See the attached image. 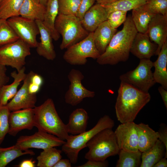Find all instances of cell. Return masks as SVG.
Instances as JSON below:
<instances>
[{
    "mask_svg": "<svg viewBox=\"0 0 167 167\" xmlns=\"http://www.w3.org/2000/svg\"><path fill=\"white\" fill-rule=\"evenodd\" d=\"M123 24L122 30L114 35L104 53L96 59L98 64L113 65L128 59L133 41L138 32L130 15Z\"/></svg>",
    "mask_w": 167,
    "mask_h": 167,
    "instance_id": "6da1fadb",
    "label": "cell"
},
{
    "mask_svg": "<svg viewBox=\"0 0 167 167\" xmlns=\"http://www.w3.org/2000/svg\"><path fill=\"white\" fill-rule=\"evenodd\" d=\"M115 104L116 115L121 123L134 122L142 109L150 101L148 92L121 82Z\"/></svg>",
    "mask_w": 167,
    "mask_h": 167,
    "instance_id": "7a4b0ae2",
    "label": "cell"
},
{
    "mask_svg": "<svg viewBox=\"0 0 167 167\" xmlns=\"http://www.w3.org/2000/svg\"><path fill=\"white\" fill-rule=\"evenodd\" d=\"M34 126L38 130L54 135L66 140L69 136L66 124L59 117L52 99L48 98L34 108Z\"/></svg>",
    "mask_w": 167,
    "mask_h": 167,
    "instance_id": "3957f363",
    "label": "cell"
},
{
    "mask_svg": "<svg viewBox=\"0 0 167 167\" xmlns=\"http://www.w3.org/2000/svg\"><path fill=\"white\" fill-rule=\"evenodd\" d=\"M114 125V121L109 116L105 115L90 130L78 135H69L65 143L62 146V151L66 155L71 164H75L79 152L86 147L87 143L100 131L105 129L112 128Z\"/></svg>",
    "mask_w": 167,
    "mask_h": 167,
    "instance_id": "277c9868",
    "label": "cell"
},
{
    "mask_svg": "<svg viewBox=\"0 0 167 167\" xmlns=\"http://www.w3.org/2000/svg\"><path fill=\"white\" fill-rule=\"evenodd\" d=\"M112 129L101 131L87 143L86 147L89 150L84 156L86 159L104 161L109 157L118 154L120 149Z\"/></svg>",
    "mask_w": 167,
    "mask_h": 167,
    "instance_id": "5b68a950",
    "label": "cell"
},
{
    "mask_svg": "<svg viewBox=\"0 0 167 167\" xmlns=\"http://www.w3.org/2000/svg\"><path fill=\"white\" fill-rule=\"evenodd\" d=\"M55 26L57 31L62 37L60 46L61 50L81 41L89 33L84 28L81 20L74 15L58 14Z\"/></svg>",
    "mask_w": 167,
    "mask_h": 167,
    "instance_id": "8992f818",
    "label": "cell"
},
{
    "mask_svg": "<svg viewBox=\"0 0 167 167\" xmlns=\"http://www.w3.org/2000/svg\"><path fill=\"white\" fill-rule=\"evenodd\" d=\"M153 62L150 59H140L139 64L134 69L121 75V82L130 84L142 91L148 92L156 83L151 69Z\"/></svg>",
    "mask_w": 167,
    "mask_h": 167,
    "instance_id": "52a82bcc",
    "label": "cell"
},
{
    "mask_svg": "<svg viewBox=\"0 0 167 167\" xmlns=\"http://www.w3.org/2000/svg\"><path fill=\"white\" fill-rule=\"evenodd\" d=\"M66 49L63 58L72 65H85L88 58L96 59L100 55L94 44L93 32H89L84 39Z\"/></svg>",
    "mask_w": 167,
    "mask_h": 167,
    "instance_id": "ba28073f",
    "label": "cell"
},
{
    "mask_svg": "<svg viewBox=\"0 0 167 167\" xmlns=\"http://www.w3.org/2000/svg\"><path fill=\"white\" fill-rule=\"evenodd\" d=\"M30 47L22 40L0 47V64L10 66L18 71L26 64V58L31 54Z\"/></svg>",
    "mask_w": 167,
    "mask_h": 167,
    "instance_id": "9c48e42d",
    "label": "cell"
},
{
    "mask_svg": "<svg viewBox=\"0 0 167 167\" xmlns=\"http://www.w3.org/2000/svg\"><path fill=\"white\" fill-rule=\"evenodd\" d=\"M65 142L54 135L38 130L32 135L21 136L15 145L23 150L30 148L44 150L62 146Z\"/></svg>",
    "mask_w": 167,
    "mask_h": 167,
    "instance_id": "30bf717a",
    "label": "cell"
},
{
    "mask_svg": "<svg viewBox=\"0 0 167 167\" xmlns=\"http://www.w3.org/2000/svg\"><path fill=\"white\" fill-rule=\"evenodd\" d=\"M6 20L19 39L30 48H36L38 43L36 36L39 31L35 21L20 16L13 17Z\"/></svg>",
    "mask_w": 167,
    "mask_h": 167,
    "instance_id": "8fae6325",
    "label": "cell"
},
{
    "mask_svg": "<svg viewBox=\"0 0 167 167\" xmlns=\"http://www.w3.org/2000/svg\"><path fill=\"white\" fill-rule=\"evenodd\" d=\"M68 78L70 84L65 95L66 103L75 106L80 103L84 98L95 96L94 92L87 89L82 85L81 82L84 76L79 70L71 69Z\"/></svg>",
    "mask_w": 167,
    "mask_h": 167,
    "instance_id": "7c38bea8",
    "label": "cell"
},
{
    "mask_svg": "<svg viewBox=\"0 0 167 167\" xmlns=\"http://www.w3.org/2000/svg\"><path fill=\"white\" fill-rule=\"evenodd\" d=\"M114 133L120 150L131 152L139 151L136 124L134 122L121 123Z\"/></svg>",
    "mask_w": 167,
    "mask_h": 167,
    "instance_id": "4fadbf2b",
    "label": "cell"
},
{
    "mask_svg": "<svg viewBox=\"0 0 167 167\" xmlns=\"http://www.w3.org/2000/svg\"><path fill=\"white\" fill-rule=\"evenodd\" d=\"M33 72L31 71L27 74L23 84L14 96L6 105L11 112L22 109L34 108L36 102V94L30 93L28 86Z\"/></svg>",
    "mask_w": 167,
    "mask_h": 167,
    "instance_id": "5bb4252c",
    "label": "cell"
},
{
    "mask_svg": "<svg viewBox=\"0 0 167 167\" xmlns=\"http://www.w3.org/2000/svg\"><path fill=\"white\" fill-rule=\"evenodd\" d=\"M34 108L22 109L11 112L9 117L8 134L15 136L24 129L32 130L34 126Z\"/></svg>",
    "mask_w": 167,
    "mask_h": 167,
    "instance_id": "9a60e30c",
    "label": "cell"
},
{
    "mask_svg": "<svg viewBox=\"0 0 167 167\" xmlns=\"http://www.w3.org/2000/svg\"><path fill=\"white\" fill-rule=\"evenodd\" d=\"M147 33L150 40L157 45L156 55H158L167 41V15L155 14L149 24Z\"/></svg>",
    "mask_w": 167,
    "mask_h": 167,
    "instance_id": "2e32d148",
    "label": "cell"
},
{
    "mask_svg": "<svg viewBox=\"0 0 167 167\" xmlns=\"http://www.w3.org/2000/svg\"><path fill=\"white\" fill-rule=\"evenodd\" d=\"M158 47L152 42L147 33L137 32L133 41L130 53L140 59H150L156 55Z\"/></svg>",
    "mask_w": 167,
    "mask_h": 167,
    "instance_id": "e0dca14e",
    "label": "cell"
},
{
    "mask_svg": "<svg viewBox=\"0 0 167 167\" xmlns=\"http://www.w3.org/2000/svg\"><path fill=\"white\" fill-rule=\"evenodd\" d=\"M108 14L100 4L92 6L81 20L84 28L89 32H93L101 23L107 21Z\"/></svg>",
    "mask_w": 167,
    "mask_h": 167,
    "instance_id": "ac0fdd59",
    "label": "cell"
},
{
    "mask_svg": "<svg viewBox=\"0 0 167 167\" xmlns=\"http://www.w3.org/2000/svg\"><path fill=\"white\" fill-rule=\"evenodd\" d=\"M39 31L40 41L36 47L37 54L48 60H53L56 57V53L52 42V37L48 30L43 24L42 21H35Z\"/></svg>",
    "mask_w": 167,
    "mask_h": 167,
    "instance_id": "d6986e66",
    "label": "cell"
},
{
    "mask_svg": "<svg viewBox=\"0 0 167 167\" xmlns=\"http://www.w3.org/2000/svg\"><path fill=\"white\" fill-rule=\"evenodd\" d=\"M117 32V29L111 27L106 21L101 23L93 32L94 44L100 55L104 53Z\"/></svg>",
    "mask_w": 167,
    "mask_h": 167,
    "instance_id": "ffe728a7",
    "label": "cell"
},
{
    "mask_svg": "<svg viewBox=\"0 0 167 167\" xmlns=\"http://www.w3.org/2000/svg\"><path fill=\"white\" fill-rule=\"evenodd\" d=\"M25 71V68L24 66L18 71H14L11 73V76L13 79V81L11 84L5 85L2 87L0 92L1 105H6L15 95L19 86L26 76Z\"/></svg>",
    "mask_w": 167,
    "mask_h": 167,
    "instance_id": "44dd1931",
    "label": "cell"
},
{
    "mask_svg": "<svg viewBox=\"0 0 167 167\" xmlns=\"http://www.w3.org/2000/svg\"><path fill=\"white\" fill-rule=\"evenodd\" d=\"M88 118V113L84 109L78 108L74 110L66 124L68 133L77 135L86 131Z\"/></svg>",
    "mask_w": 167,
    "mask_h": 167,
    "instance_id": "7402d4cb",
    "label": "cell"
},
{
    "mask_svg": "<svg viewBox=\"0 0 167 167\" xmlns=\"http://www.w3.org/2000/svg\"><path fill=\"white\" fill-rule=\"evenodd\" d=\"M138 135V148L142 152L150 149L158 139V131H156L148 124H136Z\"/></svg>",
    "mask_w": 167,
    "mask_h": 167,
    "instance_id": "603a6c76",
    "label": "cell"
},
{
    "mask_svg": "<svg viewBox=\"0 0 167 167\" xmlns=\"http://www.w3.org/2000/svg\"><path fill=\"white\" fill-rule=\"evenodd\" d=\"M156 60L153 62L155 82L167 90V41L163 45Z\"/></svg>",
    "mask_w": 167,
    "mask_h": 167,
    "instance_id": "cb8c5ba5",
    "label": "cell"
},
{
    "mask_svg": "<svg viewBox=\"0 0 167 167\" xmlns=\"http://www.w3.org/2000/svg\"><path fill=\"white\" fill-rule=\"evenodd\" d=\"M45 6L39 0H24L19 12V15L33 20L43 21Z\"/></svg>",
    "mask_w": 167,
    "mask_h": 167,
    "instance_id": "d4e9b609",
    "label": "cell"
},
{
    "mask_svg": "<svg viewBox=\"0 0 167 167\" xmlns=\"http://www.w3.org/2000/svg\"><path fill=\"white\" fill-rule=\"evenodd\" d=\"M58 0H48L45 6V11L42 22L50 32L53 39L58 41L60 35L55 28V22L58 15Z\"/></svg>",
    "mask_w": 167,
    "mask_h": 167,
    "instance_id": "484cf974",
    "label": "cell"
},
{
    "mask_svg": "<svg viewBox=\"0 0 167 167\" xmlns=\"http://www.w3.org/2000/svg\"><path fill=\"white\" fill-rule=\"evenodd\" d=\"M145 4L133 9L131 16L138 32L143 33H147L149 24L155 15L150 11Z\"/></svg>",
    "mask_w": 167,
    "mask_h": 167,
    "instance_id": "4316f807",
    "label": "cell"
},
{
    "mask_svg": "<svg viewBox=\"0 0 167 167\" xmlns=\"http://www.w3.org/2000/svg\"><path fill=\"white\" fill-rule=\"evenodd\" d=\"M165 148L158 139L149 150L142 152L140 167H153L161 159L165 156Z\"/></svg>",
    "mask_w": 167,
    "mask_h": 167,
    "instance_id": "83f0119b",
    "label": "cell"
},
{
    "mask_svg": "<svg viewBox=\"0 0 167 167\" xmlns=\"http://www.w3.org/2000/svg\"><path fill=\"white\" fill-rule=\"evenodd\" d=\"M62 151L55 147L43 150L36 159L37 166L38 167H53L62 158Z\"/></svg>",
    "mask_w": 167,
    "mask_h": 167,
    "instance_id": "f1b7e54d",
    "label": "cell"
},
{
    "mask_svg": "<svg viewBox=\"0 0 167 167\" xmlns=\"http://www.w3.org/2000/svg\"><path fill=\"white\" fill-rule=\"evenodd\" d=\"M34 155L32 151L23 150L15 145L6 148H0V167H5L16 158L24 155Z\"/></svg>",
    "mask_w": 167,
    "mask_h": 167,
    "instance_id": "f546056e",
    "label": "cell"
},
{
    "mask_svg": "<svg viewBox=\"0 0 167 167\" xmlns=\"http://www.w3.org/2000/svg\"><path fill=\"white\" fill-rule=\"evenodd\" d=\"M142 152L139 150L135 152L120 150L119 159L116 167H139L141 163Z\"/></svg>",
    "mask_w": 167,
    "mask_h": 167,
    "instance_id": "4dcf8cb0",
    "label": "cell"
},
{
    "mask_svg": "<svg viewBox=\"0 0 167 167\" xmlns=\"http://www.w3.org/2000/svg\"><path fill=\"white\" fill-rule=\"evenodd\" d=\"M149 0H119L114 2L102 5L108 15L111 12L120 10L127 12L145 4Z\"/></svg>",
    "mask_w": 167,
    "mask_h": 167,
    "instance_id": "1f68e13d",
    "label": "cell"
},
{
    "mask_svg": "<svg viewBox=\"0 0 167 167\" xmlns=\"http://www.w3.org/2000/svg\"><path fill=\"white\" fill-rule=\"evenodd\" d=\"M24 0H4L0 4V19L7 20L19 15Z\"/></svg>",
    "mask_w": 167,
    "mask_h": 167,
    "instance_id": "d6a6232c",
    "label": "cell"
},
{
    "mask_svg": "<svg viewBox=\"0 0 167 167\" xmlns=\"http://www.w3.org/2000/svg\"><path fill=\"white\" fill-rule=\"evenodd\" d=\"M2 19L0 24V47L19 39L7 20Z\"/></svg>",
    "mask_w": 167,
    "mask_h": 167,
    "instance_id": "836d02e7",
    "label": "cell"
},
{
    "mask_svg": "<svg viewBox=\"0 0 167 167\" xmlns=\"http://www.w3.org/2000/svg\"><path fill=\"white\" fill-rule=\"evenodd\" d=\"M10 112L6 105L0 104V145L9 131V117Z\"/></svg>",
    "mask_w": 167,
    "mask_h": 167,
    "instance_id": "e575fe53",
    "label": "cell"
},
{
    "mask_svg": "<svg viewBox=\"0 0 167 167\" xmlns=\"http://www.w3.org/2000/svg\"><path fill=\"white\" fill-rule=\"evenodd\" d=\"M81 0H58V14L75 15Z\"/></svg>",
    "mask_w": 167,
    "mask_h": 167,
    "instance_id": "d590c367",
    "label": "cell"
},
{
    "mask_svg": "<svg viewBox=\"0 0 167 167\" xmlns=\"http://www.w3.org/2000/svg\"><path fill=\"white\" fill-rule=\"evenodd\" d=\"M127 13L126 11H114L108 14L107 21L111 27L117 29L126 21Z\"/></svg>",
    "mask_w": 167,
    "mask_h": 167,
    "instance_id": "8d00e7d4",
    "label": "cell"
},
{
    "mask_svg": "<svg viewBox=\"0 0 167 167\" xmlns=\"http://www.w3.org/2000/svg\"><path fill=\"white\" fill-rule=\"evenodd\" d=\"M145 4L153 13L167 15V0H149Z\"/></svg>",
    "mask_w": 167,
    "mask_h": 167,
    "instance_id": "74e56055",
    "label": "cell"
},
{
    "mask_svg": "<svg viewBox=\"0 0 167 167\" xmlns=\"http://www.w3.org/2000/svg\"><path fill=\"white\" fill-rule=\"evenodd\" d=\"M96 0H81L75 16L81 20L85 13L93 5Z\"/></svg>",
    "mask_w": 167,
    "mask_h": 167,
    "instance_id": "f35d334b",
    "label": "cell"
},
{
    "mask_svg": "<svg viewBox=\"0 0 167 167\" xmlns=\"http://www.w3.org/2000/svg\"><path fill=\"white\" fill-rule=\"evenodd\" d=\"M158 139L165 145V157L167 158V126L164 123L160 124V127L158 131Z\"/></svg>",
    "mask_w": 167,
    "mask_h": 167,
    "instance_id": "ab89813d",
    "label": "cell"
},
{
    "mask_svg": "<svg viewBox=\"0 0 167 167\" xmlns=\"http://www.w3.org/2000/svg\"><path fill=\"white\" fill-rule=\"evenodd\" d=\"M108 162L104 161H97L88 160L84 164L78 166V167H106L108 166Z\"/></svg>",
    "mask_w": 167,
    "mask_h": 167,
    "instance_id": "60d3db41",
    "label": "cell"
},
{
    "mask_svg": "<svg viewBox=\"0 0 167 167\" xmlns=\"http://www.w3.org/2000/svg\"><path fill=\"white\" fill-rule=\"evenodd\" d=\"M6 72V66L0 64V92L2 87L9 81L10 78Z\"/></svg>",
    "mask_w": 167,
    "mask_h": 167,
    "instance_id": "b9f144b4",
    "label": "cell"
},
{
    "mask_svg": "<svg viewBox=\"0 0 167 167\" xmlns=\"http://www.w3.org/2000/svg\"><path fill=\"white\" fill-rule=\"evenodd\" d=\"M43 82V79L41 75L33 72L30 79L31 83L41 87Z\"/></svg>",
    "mask_w": 167,
    "mask_h": 167,
    "instance_id": "7bdbcfd3",
    "label": "cell"
},
{
    "mask_svg": "<svg viewBox=\"0 0 167 167\" xmlns=\"http://www.w3.org/2000/svg\"><path fill=\"white\" fill-rule=\"evenodd\" d=\"M71 163L68 159H60L54 165L53 167H71Z\"/></svg>",
    "mask_w": 167,
    "mask_h": 167,
    "instance_id": "ee69618b",
    "label": "cell"
},
{
    "mask_svg": "<svg viewBox=\"0 0 167 167\" xmlns=\"http://www.w3.org/2000/svg\"><path fill=\"white\" fill-rule=\"evenodd\" d=\"M18 167H34L35 166V161L32 159L25 160L22 161L19 165H16Z\"/></svg>",
    "mask_w": 167,
    "mask_h": 167,
    "instance_id": "f6af8a7d",
    "label": "cell"
},
{
    "mask_svg": "<svg viewBox=\"0 0 167 167\" xmlns=\"http://www.w3.org/2000/svg\"><path fill=\"white\" fill-rule=\"evenodd\" d=\"M158 91L161 94L165 106L167 109V91L162 86L158 88Z\"/></svg>",
    "mask_w": 167,
    "mask_h": 167,
    "instance_id": "bcb514c9",
    "label": "cell"
},
{
    "mask_svg": "<svg viewBox=\"0 0 167 167\" xmlns=\"http://www.w3.org/2000/svg\"><path fill=\"white\" fill-rule=\"evenodd\" d=\"M41 87L30 82L28 88L29 92L32 94H36L40 91Z\"/></svg>",
    "mask_w": 167,
    "mask_h": 167,
    "instance_id": "7dc6e473",
    "label": "cell"
},
{
    "mask_svg": "<svg viewBox=\"0 0 167 167\" xmlns=\"http://www.w3.org/2000/svg\"><path fill=\"white\" fill-rule=\"evenodd\" d=\"M165 156L158 161L153 167H167V160Z\"/></svg>",
    "mask_w": 167,
    "mask_h": 167,
    "instance_id": "c3c4849f",
    "label": "cell"
},
{
    "mask_svg": "<svg viewBox=\"0 0 167 167\" xmlns=\"http://www.w3.org/2000/svg\"><path fill=\"white\" fill-rule=\"evenodd\" d=\"M118 0H101L98 3L101 5H104L111 3Z\"/></svg>",
    "mask_w": 167,
    "mask_h": 167,
    "instance_id": "681fc988",
    "label": "cell"
},
{
    "mask_svg": "<svg viewBox=\"0 0 167 167\" xmlns=\"http://www.w3.org/2000/svg\"><path fill=\"white\" fill-rule=\"evenodd\" d=\"M40 2L43 5L46 6L48 0H39Z\"/></svg>",
    "mask_w": 167,
    "mask_h": 167,
    "instance_id": "f907efd6",
    "label": "cell"
},
{
    "mask_svg": "<svg viewBox=\"0 0 167 167\" xmlns=\"http://www.w3.org/2000/svg\"><path fill=\"white\" fill-rule=\"evenodd\" d=\"M4 0H0V4L3 2Z\"/></svg>",
    "mask_w": 167,
    "mask_h": 167,
    "instance_id": "816d5d0a",
    "label": "cell"
},
{
    "mask_svg": "<svg viewBox=\"0 0 167 167\" xmlns=\"http://www.w3.org/2000/svg\"><path fill=\"white\" fill-rule=\"evenodd\" d=\"M96 0L97 1V2L98 3V2L101 0Z\"/></svg>",
    "mask_w": 167,
    "mask_h": 167,
    "instance_id": "f5cc1de1",
    "label": "cell"
},
{
    "mask_svg": "<svg viewBox=\"0 0 167 167\" xmlns=\"http://www.w3.org/2000/svg\"><path fill=\"white\" fill-rule=\"evenodd\" d=\"M2 19H0V23H1V21H2Z\"/></svg>",
    "mask_w": 167,
    "mask_h": 167,
    "instance_id": "db71d44e",
    "label": "cell"
},
{
    "mask_svg": "<svg viewBox=\"0 0 167 167\" xmlns=\"http://www.w3.org/2000/svg\"></svg>",
    "mask_w": 167,
    "mask_h": 167,
    "instance_id": "11a10c76",
    "label": "cell"
}]
</instances>
